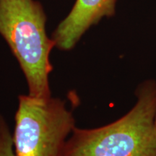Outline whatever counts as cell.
<instances>
[{
	"mask_svg": "<svg viewBox=\"0 0 156 156\" xmlns=\"http://www.w3.org/2000/svg\"><path fill=\"white\" fill-rule=\"evenodd\" d=\"M0 156H16L13 136L5 118L0 114Z\"/></svg>",
	"mask_w": 156,
	"mask_h": 156,
	"instance_id": "5b68a950",
	"label": "cell"
},
{
	"mask_svg": "<svg viewBox=\"0 0 156 156\" xmlns=\"http://www.w3.org/2000/svg\"><path fill=\"white\" fill-rule=\"evenodd\" d=\"M116 0H76L67 16L57 25L51 38L55 47L69 51L82 36L103 17L115 15Z\"/></svg>",
	"mask_w": 156,
	"mask_h": 156,
	"instance_id": "277c9868",
	"label": "cell"
},
{
	"mask_svg": "<svg viewBox=\"0 0 156 156\" xmlns=\"http://www.w3.org/2000/svg\"><path fill=\"white\" fill-rule=\"evenodd\" d=\"M155 127H156V116H155Z\"/></svg>",
	"mask_w": 156,
	"mask_h": 156,
	"instance_id": "8992f818",
	"label": "cell"
},
{
	"mask_svg": "<svg viewBox=\"0 0 156 156\" xmlns=\"http://www.w3.org/2000/svg\"><path fill=\"white\" fill-rule=\"evenodd\" d=\"M134 108L116 122L96 129L76 128L63 156H156V83L136 90Z\"/></svg>",
	"mask_w": 156,
	"mask_h": 156,
	"instance_id": "6da1fadb",
	"label": "cell"
},
{
	"mask_svg": "<svg viewBox=\"0 0 156 156\" xmlns=\"http://www.w3.org/2000/svg\"><path fill=\"white\" fill-rule=\"evenodd\" d=\"M13 134L16 156H63L75 119L59 98L19 96Z\"/></svg>",
	"mask_w": 156,
	"mask_h": 156,
	"instance_id": "3957f363",
	"label": "cell"
},
{
	"mask_svg": "<svg viewBox=\"0 0 156 156\" xmlns=\"http://www.w3.org/2000/svg\"><path fill=\"white\" fill-rule=\"evenodd\" d=\"M46 15L36 0H0V35L24 73L29 95L51 96L50 54L55 44L46 34Z\"/></svg>",
	"mask_w": 156,
	"mask_h": 156,
	"instance_id": "7a4b0ae2",
	"label": "cell"
}]
</instances>
